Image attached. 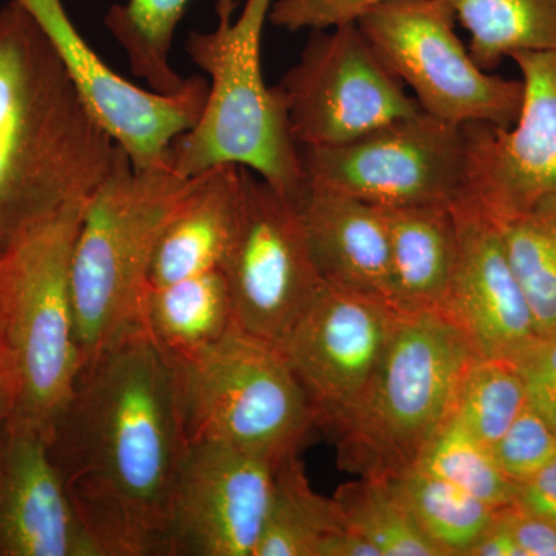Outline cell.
<instances>
[{
  "instance_id": "cell-4",
  "label": "cell",
  "mask_w": 556,
  "mask_h": 556,
  "mask_svg": "<svg viewBox=\"0 0 556 556\" xmlns=\"http://www.w3.org/2000/svg\"><path fill=\"white\" fill-rule=\"evenodd\" d=\"M477 357L445 314L397 313L367 386L327 428L340 468L391 479L415 467L452 415L460 379Z\"/></svg>"
},
{
  "instance_id": "cell-21",
  "label": "cell",
  "mask_w": 556,
  "mask_h": 556,
  "mask_svg": "<svg viewBox=\"0 0 556 556\" xmlns=\"http://www.w3.org/2000/svg\"><path fill=\"white\" fill-rule=\"evenodd\" d=\"M138 327L166 357L185 356L217 342L233 328L228 283L222 269L148 288Z\"/></svg>"
},
{
  "instance_id": "cell-10",
  "label": "cell",
  "mask_w": 556,
  "mask_h": 556,
  "mask_svg": "<svg viewBox=\"0 0 556 556\" xmlns=\"http://www.w3.org/2000/svg\"><path fill=\"white\" fill-rule=\"evenodd\" d=\"M222 270L233 327L278 348L325 283L298 204L247 167H241L239 214Z\"/></svg>"
},
{
  "instance_id": "cell-3",
  "label": "cell",
  "mask_w": 556,
  "mask_h": 556,
  "mask_svg": "<svg viewBox=\"0 0 556 556\" xmlns=\"http://www.w3.org/2000/svg\"><path fill=\"white\" fill-rule=\"evenodd\" d=\"M274 0H217V25L192 31L186 51L207 75V100L192 129L172 142L167 163L185 178L212 167H247L298 204L306 189L300 148L278 87L263 76L262 39Z\"/></svg>"
},
{
  "instance_id": "cell-1",
  "label": "cell",
  "mask_w": 556,
  "mask_h": 556,
  "mask_svg": "<svg viewBox=\"0 0 556 556\" xmlns=\"http://www.w3.org/2000/svg\"><path fill=\"white\" fill-rule=\"evenodd\" d=\"M50 447L102 556H164L189 441L169 361L141 328L80 369Z\"/></svg>"
},
{
  "instance_id": "cell-22",
  "label": "cell",
  "mask_w": 556,
  "mask_h": 556,
  "mask_svg": "<svg viewBox=\"0 0 556 556\" xmlns=\"http://www.w3.org/2000/svg\"><path fill=\"white\" fill-rule=\"evenodd\" d=\"M342 530L334 497L311 485L299 455L285 459L277 467L255 556H324L329 541Z\"/></svg>"
},
{
  "instance_id": "cell-16",
  "label": "cell",
  "mask_w": 556,
  "mask_h": 556,
  "mask_svg": "<svg viewBox=\"0 0 556 556\" xmlns=\"http://www.w3.org/2000/svg\"><path fill=\"white\" fill-rule=\"evenodd\" d=\"M0 556H102L68 495L49 434L16 417L0 439Z\"/></svg>"
},
{
  "instance_id": "cell-12",
  "label": "cell",
  "mask_w": 556,
  "mask_h": 556,
  "mask_svg": "<svg viewBox=\"0 0 556 556\" xmlns=\"http://www.w3.org/2000/svg\"><path fill=\"white\" fill-rule=\"evenodd\" d=\"M30 13L75 83L80 98L137 169L167 163L172 142L195 126L207 80L190 76L181 90L160 93L118 75L91 49L62 0H16Z\"/></svg>"
},
{
  "instance_id": "cell-28",
  "label": "cell",
  "mask_w": 556,
  "mask_h": 556,
  "mask_svg": "<svg viewBox=\"0 0 556 556\" xmlns=\"http://www.w3.org/2000/svg\"><path fill=\"white\" fill-rule=\"evenodd\" d=\"M415 467L459 486L497 510L514 506L517 482L497 466L492 448L455 417L450 416L439 428Z\"/></svg>"
},
{
  "instance_id": "cell-34",
  "label": "cell",
  "mask_w": 556,
  "mask_h": 556,
  "mask_svg": "<svg viewBox=\"0 0 556 556\" xmlns=\"http://www.w3.org/2000/svg\"><path fill=\"white\" fill-rule=\"evenodd\" d=\"M514 507L556 526V456L532 478L519 482Z\"/></svg>"
},
{
  "instance_id": "cell-33",
  "label": "cell",
  "mask_w": 556,
  "mask_h": 556,
  "mask_svg": "<svg viewBox=\"0 0 556 556\" xmlns=\"http://www.w3.org/2000/svg\"><path fill=\"white\" fill-rule=\"evenodd\" d=\"M500 517L525 556H556V526L517 507L501 508Z\"/></svg>"
},
{
  "instance_id": "cell-30",
  "label": "cell",
  "mask_w": 556,
  "mask_h": 556,
  "mask_svg": "<svg viewBox=\"0 0 556 556\" xmlns=\"http://www.w3.org/2000/svg\"><path fill=\"white\" fill-rule=\"evenodd\" d=\"M497 466L511 481L525 482L556 456V434L529 405L492 445Z\"/></svg>"
},
{
  "instance_id": "cell-13",
  "label": "cell",
  "mask_w": 556,
  "mask_h": 556,
  "mask_svg": "<svg viewBox=\"0 0 556 556\" xmlns=\"http://www.w3.org/2000/svg\"><path fill=\"white\" fill-rule=\"evenodd\" d=\"M525 97L517 123L463 126L467 139L464 203L495 225L556 199V53H517Z\"/></svg>"
},
{
  "instance_id": "cell-27",
  "label": "cell",
  "mask_w": 556,
  "mask_h": 556,
  "mask_svg": "<svg viewBox=\"0 0 556 556\" xmlns=\"http://www.w3.org/2000/svg\"><path fill=\"white\" fill-rule=\"evenodd\" d=\"M496 226L538 336L556 332V199Z\"/></svg>"
},
{
  "instance_id": "cell-35",
  "label": "cell",
  "mask_w": 556,
  "mask_h": 556,
  "mask_svg": "<svg viewBox=\"0 0 556 556\" xmlns=\"http://www.w3.org/2000/svg\"><path fill=\"white\" fill-rule=\"evenodd\" d=\"M468 556H525L497 511L495 521L479 538Z\"/></svg>"
},
{
  "instance_id": "cell-6",
  "label": "cell",
  "mask_w": 556,
  "mask_h": 556,
  "mask_svg": "<svg viewBox=\"0 0 556 556\" xmlns=\"http://www.w3.org/2000/svg\"><path fill=\"white\" fill-rule=\"evenodd\" d=\"M84 204L65 208L0 257V358L13 387L11 417L49 437L83 369L72 255Z\"/></svg>"
},
{
  "instance_id": "cell-2",
  "label": "cell",
  "mask_w": 556,
  "mask_h": 556,
  "mask_svg": "<svg viewBox=\"0 0 556 556\" xmlns=\"http://www.w3.org/2000/svg\"><path fill=\"white\" fill-rule=\"evenodd\" d=\"M116 152L30 13L0 7V257L87 201Z\"/></svg>"
},
{
  "instance_id": "cell-32",
  "label": "cell",
  "mask_w": 556,
  "mask_h": 556,
  "mask_svg": "<svg viewBox=\"0 0 556 556\" xmlns=\"http://www.w3.org/2000/svg\"><path fill=\"white\" fill-rule=\"evenodd\" d=\"M511 362L525 383L527 405L556 434V332L536 336Z\"/></svg>"
},
{
  "instance_id": "cell-24",
  "label": "cell",
  "mask_w": 556,
  "mask_h": 556,
  "mask_svg": "<svg viewBox=\"0 0 556 556\" xmlns=\"http://www.w3.org/2000/svg\"><path fill=\"white\" fill-rule=\"evenodd\" d=\"M391 481L442 556H468L500 511L417 467Z\"/></svg>"
},
{
  "instance_id": "cell-14",
  "label": "cell",
  "mask_w": 556,
  "mask_h": 556,
  "mask_svg": "<svg viewBox=\"0 0 556 556\" xmlns=\"http://www.w3.org/2000/svg\"><path fill=\"white\" fill-rule=\"evenodd\" d=\"M278 466L230 445L189 444L172 496L164 556H255Z\"/></svg>"
},
{
  "instance_id": "cell-11",
  "label": "cell",
  "mask_w": 556,
  "mask_h": 556,
  "mask_svg": "<svg viewBox=\"0 0 556 556\" xmlns=\"http://www.w3.org/2000/svg\"><path fill=\"white\" fill-rule=\"evenodd\" d=\"M299 148H334L422 112L357 24L314 31L278 84Z\"/></svg>"
},
{
  "instance_id": "cell-15",
  "label": "cell",
  "mask_w": 556,
  "mask_h": 556,
  "mask_svg": "<svg viewBox=\"0 0 556 556\" xmlns=\"http://www.w3.org/2000/svg\"><path fill=\"white\" fill-rule=\"evenodd\" d=\"M396 316L383 300L325 281L281 346L317 427L327 430L356 401L378 367Z\"/></svg>"
},
{
  "instance_id": "cell-29",
  "label": "cell",
  "mask_w": 556,
  "mask_h": 556,
  "mask_svg": "<svg viewBox=\"0 0 556 556\" xmlns=\"http://www.w3.org/2000/svg\"><path fill=\"white\" fill-rule=\"evenodd\" d=\"M526 405L525 383L514 362L478 356L460 379L450 416L492 447Z\"/></svg>"
},
{
  "instance_id": "cell-8",
  "label": "cell",
  "mask_w": 556,
  "mask_h": 556,
  "mask_svg": "<svg viewBox=\"0 0 556 556\" xmlns=\"http://www.w3.org/2000/svg\"><path fill=\"white\" fill-rule=\"evenodd\" d=\"M445 0H396L369 11L358 28L427 115L455 126L510 127L525 86L479 67L455 31Z\"/></svg>"
},
{
  "instance_id": "cell-9",
  "label": "cell",
  "mask_w": 556,
  "mask_h": 556,
  "mask_svg": "<svg viewBox=\"0 0 556 556\" xmlns=\"http://www.w3.org/2000/svg\"><path fill=\"white\" fill-rule=\"evenodd\" d=\"M306 185L379 207L455 206L467 186L463 126L419 112L334 148H302Z\"/></svg>"
},
{
  "instance_id": "cell-36",
  "label": "cell",
  "mask_w": 556,
  "mask_h": 556,
  "mask_svg": "<svg viewBox=\"0 0 556 556\" xmlns=\"http://www.w3.org/2000/svg\"><path fill=\"white\" fill-rule=\"evenodd\" d=\"M13 413V387H11L9 371H7L5 365H3L2 358H0V439H2L3 431L9 426Z\"/></svg>"
},
{
  "instance_id": "cell-18",
  "label": "cell",
  "mask_w": 556,
  "mask_h": 556,
  "mask_svg": "<svg viewBox=\"0 0 556 556\" xmlns=\"http://www.w3.org/2000/svg\"><path fill=\"white\" fill-rule=\"evenodd\" d=\"M298 208L321 278L391 306L390 240L383 208L309 185Z\"/></svg>"
},
{
  "instance_id": "cell-23",
  "label": "cell",
  "mask_w": 556,
  "mask_h": 556,
  "mask_svg": "<svg viewBox=\"0 0 556 556\" xmlns=\"http://www.w3.org/2000/svg\"><path fill=\"white\" fill-rule=\"evenodd\" d=\"M470 35L468 51L492 72L517 53H556V0H445Z\"/></svg>"
},
{
  "instance_id": "cell-19",
  "label": "cell",
  "mask_w": 556,
  "mask_h": 556,
  "mask_svg": "<svg viewBox=\"0 0 556 556\" xmlns=\"http://www.w3.org/2000/svg\"><path fill=\"white\" fill-rule=\"evenodd\" d=\"M241 167H212L197 175L161 232L148 288L222 269L236 230Z\"/></svg>"
},
{
  "instance_id": "cell-5",
  "label": "cell",
  "mask_w": 556,
  "mask_h": 556,
  "mask_svg": "<svg viewBox=\"0 0 556 556\" xmlns=\"http://www.w3.org/2000/svg\"><path fill=\"white\" fill-rule=\"evenodd\" d=\"M192 178L169 163L137 169L118 146L84 204L72 255V292L83 368L138 327L153 252Z\"/></svg>"
},
{
  "instance_id": "cell-20",
  "label": "cell",
  "mask_w": 556,
  "mask_h": 556,
  "mask_svg": "<svg viewBox=\"0 0 556 556\" xmlns=\"http://www.w3.org/2000/svg\"><path fill=\"white\" fill-rule=\"evenodd\" d=\"M382 208L390 240L391 308L444 314L457 257L453 206Z\"/></svg>"
},
{
  "instance_id": "cell-17",
  "label": "cell",
  "mask_w": 556,
  "mask_h": 556,
  "mask_svg": "<svg viewBox=\"0 0 556 556\" xmlns=\"http://www.w3.org/2000/svg\"><path fill=\"white\" fill-rule=\"evenodd\" d=\"M453 212L457 257L444 314L479 357L514 361L538 332L503 236L492 219L464 201Z\"/></svg>"
},
{
  "instance_id": "cell-31",
  "label": "cell",
  "mask_w": 556,
  "mask_h": 556,
  "mask_svg": "<svg viewBox=\"0 0 556 556\" xmlns=\"http://www.w3.org/2000/svg\"><path fill=\"white\" fill-rule=\"evenodd\" d=\"M396 0H274L269 24L288 31L332 30L357 24L369 11Z\"/></svg>"
},
{
  "instance_id": "cell-26",
  "label": "cell",
  "mask_w": 556,
  "mask_h": 556,
  "mask_svg": "<svg viewBox=\"0 0 556 556\" xmlns=\"http://www.w3.org/2000/svg\"><path fill=\"white\" fill-rule=\"evenodd\" d=\"M332 497L343 526L372 544L379 556H442L391 479L358 477L340 485Z\"/></svg>"
},
{
  "instance_id": "cell-7",
  "label": "cell",
  "mask_w": 556,
  "mask_h": 556,
  "mask_svg": "<svg viewBox=\"0 0 556 556\" xmlns=\"http://www.w3.org/2000/svg\"><path fill=\"white\" fill-rule=\"evenodd\" d=\"M189 444L215 442L281 464L299 455L316 413L281 348L233 327L211 345L167 357Z\"/></svg>"
},
{
  "instance_id": "cell-25",
  "label": "cell",
  "mask_w": 556,
  "mask_h": 556,
  "mask_svg": "<svg viewBox=\"0 0 556 556\" xmlns=\"http://www.w3.org/2000/svg\"><path fill=\"white\" fill-rule=\"evenodd\" d=\"M189 3L190 0H126L105 13V28L126 51L131 73L160 93H175L188 83L172 67L170 53Z\"/></svg>"
}]
</instances>
